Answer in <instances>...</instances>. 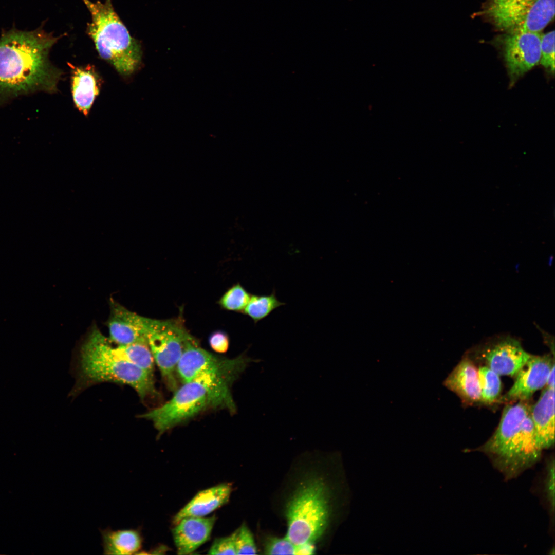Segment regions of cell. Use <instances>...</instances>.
<instances>
[{
	"mask_svg": "<svg viewBox=\"0 0 555 555\" xmlns=\"http://www.w3.org/2000/svg\"><path fill=\"white\" fill-rule=\"evenodd\" d=\"M59 39L41 27L31 31H4L0 38V97L56 92L62 71L51 63L48 55Z\"/></svg>",
	"mask_w": 555,
	"mask_h": 555,
	"instance_id": "1",
	"label": "cell"
},
{
	"mask_svg": "<svg viewBox=\"0 0 555 555\" xmlns=\"http://www.w3.org/2000/svg\"><path fill=\"white\" fill-rule=\"evenodd\" d=\"M235 378L229 374H203L183 384L172 398L140 417L152 422L161 435L209 408L235 409L230 385Z\"/></svg>",
	"mask_w": 555,
	"mask_h": 555,
	"instance_id": "2",
	"label": "cell"
},
{
	"mask_svg": "<svg viewBox=\"0 0 555 555\" xmlns=\"http://www.w3.org/2000/svg\"><path fill=\"white\" fill-rule=\"evenodd\" d=\"M80 375L85 385L105 382L127 385L143 400L157 395L153 374L116 354L112 342L97 328L81 347Z\"/></svg>",
	"mask_w": 555,
	"mask_h": 555,
	"instance_id": "3",
	"label": "cell"
},
{
	"mask_svg": "<svg viewBox=\"0 0 555 555\" xmlns=\"http://www.w3.org/2000/svg\"><path fill=\"white\" fill-rule=\"evenodd\" d=\"M83 1L91 17L86 31L99 55L121 76H131L142 63L143 52L139 41L131 35L115 11L111 0L104 3Z\"/></svg>",
	"mask_w": 555,
	"mask_h": 555,
	"instance_id": "4",
	"label": "cell"
},
{
	"mask_svg": "<svg viewBox=\"0 0 555 555\" xmlns=\"http://www.w3.org/2000/svg\"><path fill=\"white\" fill-rule=\"evenodd\" d=\"M286 538L297 546L313 544L323 532L329 517L327 491L320 479L301 487L288 503Z\"/></svg>",
	"mask_w": 555,
	"mask_h": 555,
	"instance_id": "5",
	"label": "cell"
},
{
	"mask_svg": "<svg viewBox=\"0 0 555 555\" xmlns=\"http://www.w3.org/2000/svg\"><path fill=\"white\" fill-rule=\"evenodd\" d=\"M554 0H488L479 12L506 33L541 32L554 19Z\"/></svg>",
	"mask_w": 555,
	"mask_h": 555,
	"instance_id": "6",
	"label": "cell"
},
{
	"mask_svg": "<svg viewBox=\"0 0 555 555\" xmlns=\"http://www.w3.org/2000/svg\"><path fill=\"white\" fill-rule=\"evenodd\" d=\"M145 337L154 362L169 387H176L175 373L187 343L195 339L181 319L159 320L147 318Z\"/></svg>",
	"mask_w": 555,
	"mask_h": 555,
	"instance_id": "7",
	"label": "cell"
},
{
	"mask_svg": "<svg viewBox=\"0 0 555 555\" xmlns=\"http://www.w3.org/2000/svg\"><path fill=\"white\" fill-rule=\"evenodd\" d=\"M247 362V358L243 356L232 359L219 358L201 348L194 339L186 345L177 364L176 373L183 383L206 374H238Z\"/></svg>",
	"mask_w": 555,
	"mask_h": 555,
	"instance_id": "8",
	"label": "cell"
},
{
	"mask_svg": "<svg viewBox=\"0 0 555 555\" xmlns=\"http://www.w3.org/2000/svg\"><path fill=\"white\" fill-rule=\"evenodd\" d=\"M541 33L522 32L504 36L503 55L511 84L540 62Z\"/></svg>",
	"mask_w": 555,
	"mask_h": 555,
	"instance_id": "9",
	"label": "cell"
},
{
	"mask_svg": "<svg viewBox=\"0 0 555 555\" xmlns=\"http://www.w3.org/2000/svg\"><path fill=\"white\" fill-rule=\"evenodd\" d=\"M531 406L526 400L508 404L504 408L498 426L491 437L477 450L484 452L494 465L499 462L508 445L521 429L530 413Z\"/></svg>",
	"mask_w": 555,
	"mask_h": 555,
	"instance_id": "10",
	"label": "cell"
},
{
	"mask_svg": "<svg viewBox=\"0 0 555 555\" xmlns=\"http://www.w3.org/2000/svg\"><path fill=\"white\" fill-rule=\"evenodd\" d=\"M554 365L549 355L530 357L515 375L511 388L499 398V402L527 400L537 390L546 385L549 373Z\"/></svg>",
	"mask_w": 555,
	"mask_h": 555,
	"instance_id": "11",
	"label": "cell"
},
{
	"mask_svg": "<svg viewBox=\"0 0 555 555\" xmlns=\"http://www.w3.org/2000/svg\"><path fill=\"white\" fill-rule=\"evenodd\" d=\"M521 343L505 337L485 347L481 357L486 366L499 375L515 376L531 356Z\"/></svg>",
	"mask_w": 555,
	"mask_h": 555,
	"instance_id": "12",
	"label": "cell"
},
{
	"mask_svg": "<svg viewBox=\"0 0 555 555\" xmlns=\"http://www.w3.org/2000/svg\"><path fill=\"white\" fill-rule=\"evenodd\" d=\"M147 318L114 302L108 322L109 340L116 345H126L146 340Z\"/></svg>",
	"mask_w": 555,
	"mask_h": 555,
	"instance_id": "13",
	"label": "cell"
},
{
	"mask_svg": "<svg viewBox=\"0 0 555 555\" xmlns=\"http://www.w3.org/2000/svg\"><path fill=\"white\" fill-rule=\"evenodd\" d=\"M216 521L210 517L189 516L181 519L172 530L177 553L190 554L209 539Z\"/></svg>",
	"mask_w": 555,
	"mask_h": 555,
	"instance_id": "14",
	"label": "cell"
},
{
	"mask_svg": "<svg viewBox=\"0 0 555 555\" xmlns=\"http://www.w3.org/2000/svg\"><path fill=\"white\" fill-rule=\"evenodd\" d=\"M71 69V91L75 107L87 116L99 94L102 79L94 66H74Z\"/></svg>",
	"mask_w": 555,
	"mask_h": 555,
	"instance_id": "15",
	"label": "cell"
},
{
	"mask_svg": "<svg viewBox=\"0 0 555 555\" xmlns=\"http://www.w3.org/2000/svg\"><path fill=\"white\" fill-rule=\"evenodd\" d=\"M443 384L465 403L480 402L478 369L469 358H463L459 362L445 380Z\"/></svg>",
	"mask_w": 555,
	"mask_h": 555,
	"instance_id": "16",
	"label": "cell"
},
{
	"mask_svg": "<svg viewBox=\"0 0 555 555\" xmlns=\"http://www.w3.org/2000/svg\"><path fill=\"white\" fill-rule=\"evenodd\" d=\"M232 490L230 484L223 483L199 491L174 516L173 524L186 517H205L226 504Z\"/></svg>",
	"mask_w": 555,
	"mask_h": 555,
	"instance_id": "17",
	"label": "cell"
},
{
	"mask_svg": "<svg viewBox=\"0 0 555 555\" xmlns=\"http://www.w3.org/2000/svg\"><path fill=\"white\" fill-rule=\"evenodd\" d=\"M530 415L542 449L551 447L554 443V388L544 390L531 406Z\"/></svg>",
	"mask_w": 555,
	"mask_h": 555,
	"instance_id": "18",
	"label": "cell"
},
{
	"mask_svg": "<svg viewBox=\"0 0 555 555\" xmlns=\"http://www.w3.org/2000/svg\"><path fill=\"white\" fill-rule=\"evenodd\" d=\"M100 532L104 554H137L141 549L143 539L138 529L107 528Z\"/></svg>",
	"mask_w": 555,
	"mask_h": 555,
	"instance_id": "19",
	"label": "cell"
},
{
	"mask_svg": "<svg viewBox=\"0 0 555 555\" xmlns=\"http://www.w3.org/2000/svg\"><path fill=\"white\" fill-rule=\"evenodd\" d=\"M285 304L278 300L274 291L269 295H251L243 313L256 323Z\"/></svg>",
	"mask_w": 555,
	"mask_h": 555,
	"instance_id": "20",
	"label": "cell"
},
{
	"mask_svg": "<svg viewBox=\"0 0 555 555\" xmlns=\"http://www.w3.org/2000/svg\"><path fill=\"white\" fill-rule=\"evenodd\" d=\"M478 374L481 391L480 402L489 404L497 401L501 391L499 375L486 366L479 367Z\"/></svg>",
	"mask_w": 555,
	"mask_h": 555,
	"instance_id": "21",
	"label": "cell"
},
{
	"mask_svg": "<svg viewBox=\"0 0 555 555\" xmlns=\"http://www.w3.org/2000/svg\"><path fill=\"white\" fill-rule=\"evenodd\" d=\"M251 295L239 283H237L224 293L218 303L225 309L243 312Z\"/></svg>",
	"mask_w": 555,
	"mask_h": 555,
	"instance_id": "22",
	"label": "cell"
},
{
	"mask_svg": "<svg viewBox=\"0 0 555 555\" xmlns=\"http://www.w3.org/2000/svg\"><path fill=\"white\" fill-rule=\"evenodd\" d=\"M540 62L552 74L554 71V31L542 34L541 41V59Z\"/></svg>",
	"mask_w": 555,
	"mask_h": 555,
	"instance_id": "23",
	"label": "cell"
},
{
	"mask_svg": "<svg viewBox=\"0 0 555 555\" xmlns=\"http://www.w3.org/2000/svg\"><path fill=\"white\" fill-rule=\"evenodd\" d=\"M235 531L236 554H256L257 548L254 538L248 527L243 524Z\"/></svg>",
	"mask_w": 555,
	"mask_h": 555,
	"instance_id": "24",
	"label": "cell"
},
{
	"mask_svg": "<svg viewBox=\"0 0 555 555\" xmlns=\"http://www.w3.org/2000/svg\"><path fill=\"white\" fill-rule=\"evenodd\" d=\"M298 546L287 538H270L268 539L265 547L267 554H297Z\"/></svg>",
	"mask_w": 555,
	"mask_h": 555,
	"instance_id": "25",
	"label": "cell"
},
{
	"mask_svg": "<svg viewBox=\"0 0 555 555\" xmlns=\"http://www.w3.org/2000/svg\"><path fill=\"white\" fill-rule=\"evenodd\" d=\"M235 531L231 535L216 539L212 544L208 553L210 554H236Z\"/></svg>",
	"mask_w": 555,
	"mask_h": 555,
	"instance_id": "26",
	"label": "cell"
},
{
	"mask_svg": "<svg viewBox=\"0 0 555 555\" xmlns=\"http://www.w3.org/2000/svg\"><path fill=\"white\" fill-rule=\"evenodd\" d=\"M211 347L216 352L224 353L228 349L229 340L227 335L222 331L213 332L209 338Z\"/></svg>",
	"mask_w": 555,
	"mask_h": 555,
	"instance_id": "27",
	"label": "cell"
},
{
	"mask_svg": "<svg viewBox=\"0 0 555 555\" xmlns=\"http://www.w3.org/2000/svg\"><path fill=\"white\" fill-rule=\"evenodd\" d=\"M547 469L545 493L550 508L553 511L554 505V463L553 460L548 464Z\"/></svg>",
	"mask_w": 555,
	"mask_h": 555,
	"instance_id": "28",
	"label": "cell"
},
{
	"mask_svg": "<svg viewBox=\"0 0 555 555\" xmlns=\"http://www.w3.org/2000/svg\"><path fill=\"white\" fill-rule=\"evenodd\" d=\"M313 544H306L298 546L297 554H311L314 553Z\"/></svg>",
	"mask_w": 555,
	"mask_h": 555,
	"instance_id": "29",
	"label": "cell"
},
{
	"mask_svg": "<svg viewBox=\"0 0 555 555\" xmlns=\"http://www.w3.org/2000/svg\"><path fill=\"white\" fill-rule=\"evenodd\" d=\"M546 387L554 388V365L551 368L546 381Z\"/></svg>",
	"mask_w": 555,
	"mask_h": 555,
	"instance_id": "30",
	"label": "cell"
}]
</instances>
